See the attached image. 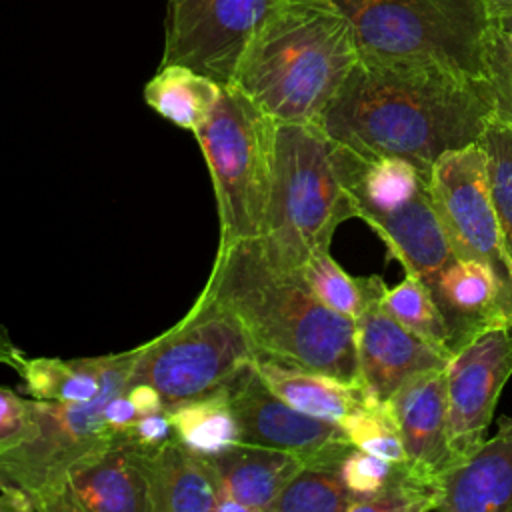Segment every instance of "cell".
Masks as SVG:
<instances>
[{
    "mask_svg": "<svg viewBox=\"0 0 512 512\" xmlns=\"http://www.w3.org/2000/svg\"><path fill=\"white\" fill-rule=\"evenodd\" d=\"M52 512H150L146 482L128 446H114L80 466Z\"/></svg>",
    "mask_w": 512,
    "mask_h": 512,
    "instance_id": "d6986e66",
    "label": "cell"
},
{
    "mask_svg": "<svg viewBox=\"0 0 512 512\" xmlns=\"http://www.w3.org/2000/svg\"><path fill=\"white\" fill-rule=\"evenodd\" d=\"M310 292L334 312L356 320L362 310L380 300L386 292V282L380 276H350L332 256L330 250L312 256L300 270Z\"/></svg>",
    "mask_w": 512,
    "mask_h": 512,
    "instance_id": "d4e9b609",
    "label": "cell"
},
{
    "mask_svg": "<svg viewBox=\"0 0 512 512\" xmlns=\"http://www.w3.org/2000/svg\"><path fill=\"white\" fill-rule=\"evenodd\" d=\"M128 452L146 482L150 512H216L222 488L208 456L174 434L152 448L128 446Z\"/></svg>",
    "mask_w": 512,
    "mask_h": 512,
    "instance_id": "9a60e30c",
    "label": "cell"
},
{
    "mask_svg": "<svg viewBox=\"0 0 512 512\" xmlns=\"http://www.w3.org/2000/svg\"><path fill=\"white\" fill-rule=\"evenodd\" d=\"M356 60L352 28L328 0H282L230 84L276 122L316 124Z\"/></svg>",
    "mask_w": 512,
    "mask_h": 512,
    "instance_id": "3957f363",
    "label": "cell"
},
{
    "mask_svg": "<svg viewBox=\"0 0 512 512\" xmlns=\"http://www.w3.org/2000/svg\"><path fill=\"white\" fill-rule=\"evenodd\" d=\"M380 300L370 302L356 318V352L364 390L386 402L404 382L444 368L450 358L392 318Z\"/></svg>",
    "mask_w": 512,
    "mask_h": 512,
    "instance_id": "5bb4252c",
    "label": "cell"
},
{
    "mask_svg": "<svg viewBox=\"0 0 512 512\" xmlns=\"http://www.w3.org/2000/svg\"><path fill=\"white\" fill-rule=\"evenodd\" d=\"M230 402L240 426V444L294 454L306 468L336 470L354 446L338 422L310 416L276 396L256 366H248L230 384Z\"/></svg>",
    "mask_w": 512,
    "mask_h": 512,
    "instance_id": "7c38bea8",
    "label": "cell"
},
{
    "mask_svg": "<svg viewBox=\"0 0 512 512\" xmlns=\"http://www.w3.org/2000/svg\"><path fill=\"white\" fill-rule=\"evenodd\" d=\"M202 292L240 320L258 356L360 382L356 320L324 306L300 272L274 268L258 238L218 248Z\"/></svg>",
    "mask_w": 512,
    "mask_h": 512,
    "instance_id": "7a4b0ae2",
    "label": "cell"
},
{
    "mask_svg": "<svg viewBox=\"0 0 512 512\" xmlns=\"http://www.w3.org/2000/svg\"><path fill=\"white\" fill-rule=\"evenodd\" d=\"M492 118L484 80L438 66L358 58L316 126L364 156H398L432 168L478 142Z\"/></svg>",
    "mask_w": 512,
    "mask_h": 512,
    "instance_id": "6da1fadb",
    "label": "cell"
},
{
    "mask_svg": "<svg viewBox=\"0 0 512 512\" xmlns=\"http://www.w3.org/2000/svg\"><path fill=\"white\" fill-rule=\"evenodd\" d=\"M484 84L492 100V118L512 126V32L494 24L484 38Z\"/></svg>",
    "mask_w": 512,
    "mask_h": 512,
    "instance_id": "f546056e",
    "label": "cell"
},
{
    "mask_svg": "<svg viewBox=\"0 0 512 512\" xmlns=\"http://www.w3.org/2000/svg\"><path fill=\"white\" fill-rule=\"evenodd\" d=\"M510 376V326H496L480 332L448 360L446 436L454 466L468 460L486 440L494 408Z\"/></svg>",
    "mask_w": 512,
    "mask_h": 512,
    "instance_id": "4fadbf2b",
    "label": "cell"
},
{
    "mask_svg": "<svg viewBox=\"0 0 512 512\" xmlns=\"http://www.w3.org/2000/svg\"><path fill=\"white\" fill-rule=\"evenodd\" d=\"M222 84L182 64H164L144 86V102L162 118L196 132L214 110Z\"/></svg>",
    "mask_w": 512,
    "mask_h": 512,
    "instance_id": "7402d4cb",
    "label": "cell"
},
{
    "mask_svg": "<svg viewBox=\"0 0 512 512\" xmlns=\"http://www.w3.org/2000/svg\"><path fill=\"white\" fill-rule=\"evenodd\" d=\"M430 292L452 332L454 354L480 332L508 326L496 276L480 260L452 258L436 276Z\"/></svg>",
    "mask_w": 512,
    "mask_h": 512,
    "instance_id": "ac0fdd59",
    "label": "cell"
},
{
    "mask_svg": "<svg viewBox=\"0 0 512 512\" xmlns=\"http://www.w3.org/2000/svg\"><path fill=\"white\" fill-rule=\"evenodd\" d=\"M356 218L334 160L332 142L316 124L276 122L270 196L262 234L264 258L282 272H300L330 250L336 228Z\"/></svg>",
    "mask_w": 512,
    "mask_h": 512,
    "instance_id": "277c9868",
    "label": "cell"
},
{
    "mask_svg": "<svg viewBox=\"0 0 512 512\" xmlns=\"http://www.w3.org/2000/svg\"><path fill=\"white\" fill-rule=\"evenodd\" d=\"M386 402L410 464L432 474L454 466L446 436V366L410 378Z\"/></svg>",
    "mask_w": 512,
    "mask_h": 512,
    "instance_id": "e0dca14e",
    "label": "cell"
},
{
    "mask_svg": "<svg viewBox=\"0 0 512 512\" xmlns=\"http://www.w3.org/2000/svg\"><path fill=\"white\" fill-rule=\"evenodd\" d=\"M282 0H166L160 66L182 64L230 84L238 62Z\"/></svg>",
    "mask_w": 512,
    "mask_h": 512,
    "instance_id": "8fae6325",
    "label": "cell"
},
{
    "mask_svg": "<svg viewBox=\"0 0 512 512\" xmlns=\"http://www.w3.org/2000/svg\"><path fill=\"white\" fill-rule=\"evenodd\" d=\"M436 512H512V416L464 462L438 474Z\"/></svg>",
    "mask_w": 512,
    "mask_h": 512,
    "instance_id": "2e32d148",
    "label": "cell"
},
{
    "mask_svg": "<svg viewBox=\"0 0 512 512\" xmlns=\"http://www.w3.org/2000/svg\"><path fill=\"white\" fill-rule=\"evenodd\" d=\"M174 436L202 456H218L240 444V426L228 386L166 410Z\"/></svg>",
    "mask_w": 512,
    "mask_h": 512,
    "instance_id": "603a6c76",
    "label": "cell"
},
{
    "mask_svg": "<svg viewBox=\"0 0 512 512\" xmlns=\"http://www.w3.org/2000/svg\"><path fill=\"white\" fill-rule=\"evenodd\" d=\"M222 488V498L236 500L246 512H270V506L286 484L306 468L294 454L236 444L210 458Z\"/></svg>",
    "mask_w": 512,
    "mask_h": 512,
    "instance_id": "ffe728a7",
    "label": "cell"
},
{
    "mask_svg": "<svg viewBox=\"0 0 512 512\" xmlns=\"http://www.w3.org/2000/svg\"><path fill=\"white\" fill-rule=\"evenodd\" d=\"M140 346L114 352L102 390L88 402L38 400V432L0 454V492L18 512H52L68 478L90 460L122 444V430L108 424L104 406L128 388Z\"/></svg>",
    "mask_w": 512,
    "mask_h": 512,
    "instance_id": "5b68a950",
    "label": "cell"
},
{
    "mask_svg": "<svg viewBox=\"0 0 512 512\" xmlns=\"http://www.w3.org/2000/svg\"><path fill=\"white\" fill-rule=\"evenodd\" d=\"M350 24L358 58L438 66L484 80L486 0H328Z\"/></svg>",
    "mask_w": 512,
    "mask_h": 512,
    "instance_id": "8992f818",
    "label": "cell"
},
{
    "mask_svg": "<svg viewBox=\"0 0 512 512\" xmlns=\"http://www.w3.org/2000/svg\"><path fill=\"white\" fill-rule=\"evenodd\" d=\"M194 136L216 196L218 248L260 238L272 182L276 120L238 86L222 84L214 110Z\"/></svg>",
    "mask_w": 512,
    "mask_h": 512,
    "instance_id": "ba28073f",
    "label": "cell"
},
{
    "mask_svg": "<svg viewBox=\"0 0 512 512\" xmlns=\"http://www.w3.org/2000/svg\"><path fill=\"white\" fill-rule=\"evenodd\" d=\"M478 144L486 154L490 198L512 260V126L490 118Z\"/></svg>",
    "mask_w": 512,
    "mask_h": 512,
    "instance_id": "83f0119b",
    "label": "cell"
},
{
    "mask_svg": "<svg viewBox=\"0 0 512 512\" xmlns=\"http://www.w3.org/2000/svg\"><path fill=\"white\" fill-rule=\"evenodd\" d=\"M254 366L266 386L286 404L330 422L340 424L370 398L362 382H348L270 356H258Z\"/></svg>",
    "mask_w": 512,
    "mask_h": 512,
    "instance_id": "44dd1931",
    "label": "cell"
},
{
    "mask_svg": "<svg viewBox=\"0 0 512 512\" xmlns=\"http://www.w3.org/2000/svg\"><path fill=\"white\" fill-rule=\"evenodd\" d=\"M490 24H494V26L500 28V30L512 32V8L502 10V12L494 14V16H490Z\"/></svg>",
    "mask_w": 512,
    "mask_h": 512,
    "instance_id": "8d00e7d4",
    "label": "cell"
},
{
    "mask_svg": "<svg viewBox=\"0 0 512 512\" xmlns=\"http://www.w3.org/2000/svg\"><path fill=\"white\" fill-rule=\"evenodd\" d=\"M104 416L108 420V424L116 430L126 428L132 420H136L140 416L138 408L134 406V402L128 398L126 390L114 394L108 398L106 406H104Z\"/></svg>",
    "mask_w": 512,
    "mask_h": 512,
    "instance_id": "836d02e7",
    "label": "cell"
},
{
    "mask_svg": "<svg viewBox=\"0 0 512 512\" xmlns=\"http://www.w3.org/2000/svg\"><path fill=\"white\" fill-rule=\"evenodd\" d=\"M486 8H488V14L494 16L502 10H508L512 8V0H486Z\"/></svg>",
    "mask_w": 512,
    "mask_h": 512,
    "instance_id": "74e56055",
    "label": "cell"
},
{
    "mask_svg": "<svg viewBox=\"0 0 512 512\" xmlns=\"http://www.w3.org/2000/svg\"><path fill=\"white\" fill-rule=\"evenodd\" d=\"M0 512H18L14 500L2 492H0Z\"/></svg>",
    "mask_w": 512,
    "mask_h": 512,
    "instance_id": "f35d334b",
    "label": "cell"
},
{
    "mask_svg": "<svg viewBox=\"0 0 512 512\" xmlns=\"http://www.w3.org/2000/svg\"><path fill=\"white\" fill-rule=\"evenodd\" d=\"M24 360H26V356L12 342L8 330L4 326H0V364H6V366H10L12 370H16L20 374V370L24 366Z\"/></svg>",
    "mask_w": 512,
    "mask_h": 512,
    "instance_id": "d590c367",
    "label": "cell"
},
{
    "mask_svg": "<svg viewBox=\"0 0 512 512\" xmlns=\"http://www.w3.org/2000/svg\"><path fill=\"white\" fill-rule=\"evenodd\" d=\"M332 160L356 218L380 236L406 274L432 288L456 258L434 208L432 168L398 156H364L336 142Z\"/></svg>",
    "mask_w": 512,
    "mask_h": 512,
    "instance_id": "52a82bcc",
    "label": "cell"
},
{
    "mask_svg": "<svg viewBox=\"0 0 512 512\" xmlns=\"http://www.w3.org/2000/svg\"><path fill=\"white\" fill-rule=\"evenodd\" d=\"M380 304L402 326L422 336L424 340L434 344L442 354L452 358V332L438 304L434 302L430 288L418 276L406 274L404 280L398 282L394 288H386Z\"/></svg>",
    "mask_w": 512,
    "mask_h": 512,
    "instance_id": "484cf974",
    "label": "cell"
},
{
    "mask_svg": "<svg viewBox=\"0 0 512 512\" xmlns=\"http://www.w3.org/2000/svg\"><path fill=\"white\" fill-rule=\"evenodd\" d=\"M354 502L338 470L302 468L274 500L270 512H352Z\"/></svg>",
    "mask_w": 512,
    "mask_h": 512,
    "instance_id": "4316f807",
    "label": "cell"
},
{
    "mask_svg": "<svg viewBox=\"0 0 512 512\" xmlns=\"http://www.w3.org/2000/svg\"><path fill=\"white\" fill-rule=\"evenodd\" d=\"M258 350L240 320L200 292L172 328L140 344L128 384H150L164 408L228 386L254 364Z\"/></svg>",
    "mask_w": 512,
    "mask_h": 512,
    "instance_id": "9c48e42d",
    "label": "cell"
},
{
    "mask_svg": "<svg viewBox=\"0 0 512 512\" xmlns=\"http://www.w3.org/2000/svg\"><path fill=\"white\" fill-rule=\"evenodd\" d=\"M114 354L90 358H26L20 370L30 398L52 402H88L102 390Z\"/></svg>",
    "mask_w": 512,
    "mask_h": 512,
    "instance_id": "cb8c5ba5",
    "label": "cell"
},
{
    "mask_svg": "<svg viewBox=\"0 0 512 512\" xmlns=\"http://www.w3.org/2000/svg\"><path fill=\"white\" fill-rule=\"evenodd\" d=\"M348 440L370 454L386 458L390 462H406V450L402 444L400 428L388 402L368 398L360 408L348 414L340 422Z\"/></svg>",
    "mask_w": 512,
    "mask_h": 512,
    "instance_id": "f1b7e54d",
    "label": "cell"
},
{
    "mask_svg": "<svg viewBox=\"0 0 512 512\" xmlns=\"http://www.w3.org/2000/svg\"><path fill=\"white\" fill-rule=\"evenodd\" d=\"M394 468H396V462H390L386 458H380L356 446H352L346 452V456L340 460L336 470L342 484L356 498L352 512L360 502L372 498L386 486V482L394 474Z\"/></svg>",
    "mask_w": 512,
    "mask_h": 512,
    "instance_id": "4dcf8cb0",
    "label": "cell"
},
{
    "mask_svg": "<svg viewBox=\"0 0 512 512\" xmlns=\"http://www.w3.org/2000/svg\"><path fill=\"white\" fill-rule=\"evenodd\" d=\"M172 434L174 432L166 410L154 414H140L126 428H122V444L130 448H152L170 438Z\"/></svg>",
    "mask_w": 512,
    "mask_h": 512,
    "instance_id": "d6a6232c",
    "label": "cell"
},
{
    "mask_svg": "<svg viewBox=\"0 0 512 512\" xmlns=\"http://www.w3.org/2000/svg\"><path fill=\"white\" fill-rule=\"evenodd\" d=\"M432 200L456 258H474L496 276L512 328V260L490 198L486 154L478 142L444 152L432 166Z\"/></svg>",
    "mask_w": 512,
    "mask_h": 512,
    "instance_id": "30bf717a",
    "label": "cell"
},
{
    "mask_svg": "<svg viewBox=\"0 0 512 512\" xmlns=\"http://www.w3.org/2000/svg\"><path fill=\"white\" fill-rule=\"evenodd\" d=\"M38 432V400L0 388V454L32 440Z\"/></svg>",
    "mask_w": 512,
    "mask_h": 512,
    "instance_id": "1f68e13d",
    "label": "cell"
},
{
    "mask_svg": "<svg viewBox=\"0 0 512 512\" xmlns=\"http://www.w3.org/2000/svg\"><path fill=\"white\" fill-rule=\"evenodd\" d=\"M128 398L134 402L140 414H154V412H164V402L158 390L150 384H128L126 388Z\"/></svg>",
    "mask_w": 512,
    "mask_h": 512,
    "instance_id": "e575fe53",
    "label": "cell"
}]
</instances>
